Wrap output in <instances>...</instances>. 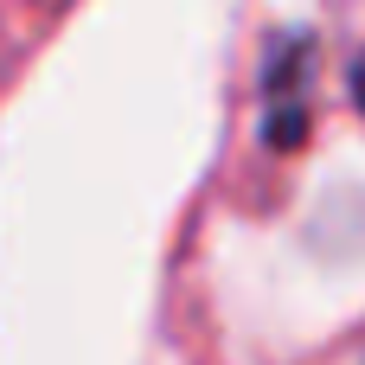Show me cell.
<instances>
[{"instance_id":"1","label":"cell","mask_w":365,"mask_h":365,"mask_svg":"<svg viewBox=\"0 0 365 365\" xmlns=\"http://www.w3.org/2000/svg\"><path fill=\"white\" fill-rule=\"evenodd\" d=\"M302 64H308V38H282V45L269 51V77H263L269 115H263V135H269L276 148H295L302 128H308V109L295 103V96H302Z\"/></svg>"},{"instance_id":"2","label":"cell","mask_w":365,"mask_h":365,"mask_svg":"<svg viewBox=\"0 0 365 365\" xmlns=\"http://www.w3.org/2000/svg\"><path fill=\"white\" fill-rule=\"evenodd\" d=\"M353 96H359V109H365V51H359V64H353Z\"/></svg>"}]
</instances>
